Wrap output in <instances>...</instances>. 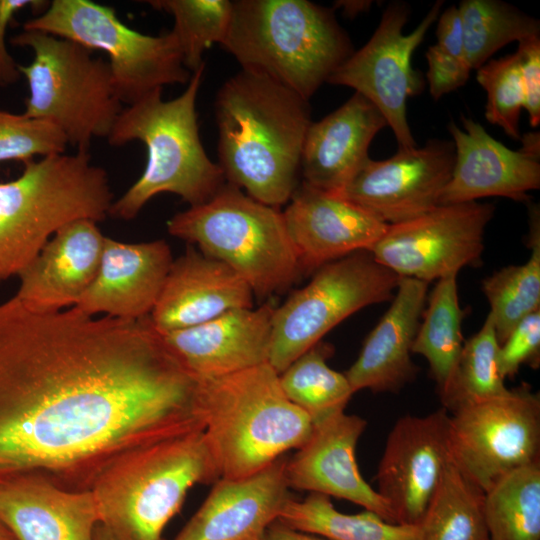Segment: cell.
<instances>
[{"label": "cell", "instance_id": "6da1fadb", "mask_svg": "<svg viewBox=\"0 0 540 540\" xmlns=\"http://www.w3.org/2000/svg\"><path fill=\"white\" fill-rule=\"evenodd\" d=\"M204 428L199 380L149 316L0 304V480L91 490L129 451Z\"/></svg>", "mask_w": 540, "mask_h": 540}, {"label": "cell", "instance_id": "7a4b0ae2", "mask_svg": "<svg viewBox=\"0 0 540 540\" xmlns=\"http://www.w3.org/2000/svg\"><path fill=\"white\" fill-rule=\"evenodd\" d=\"M218 165L226 182L278 208L298 186L301 155L312 123L309 101L258 73L240 70L215 100Z\"/></svg>", "mask_w": 540, "mask_h": 540}, {"label": "cell", "instance_id": "3957f363", "mask_svg": "<svg viewBox=\"0 0 540 540\" xmlns=\"http://www.w3.org/2000/svg\"><path fill=\"white\" fill-rule=\"evenodd\" d=\"M222 46L242 70L308 101L354 52L333 10L307 0L232 1Z\"/></svg>", "mask_w": 540, "mask_h": 540}, {"label": "cell", "instance_id": "277c9868", "mask_svg": "<svg viewBox=\"0 0 540 540\" xmlns=\"http://www.w3.org/2000/svg\"><path fill=\"white\" fill-rule=\"evenodd\" d=\"M204 70L205 63L178 97L164 101L162 89H157L120 112L108 142L121 146L141 141L147 162L139 179L113 201L110 215L131 220L163 192L180 196L190 206L200 205L225 184L222 169L208 157L199 136L196 100Z\"/></svg>", "mask_w": 540, "mask_h": 540}, {"label": "cell", "instance_id": "5b68a950", "mask_svg": "<svg viewBox=\"0 0 540 540\" xmlns=\"http://www.w3.org/2000/svg\"><path fill=\"white\" fill-rule=\"evenodd\" d=\"M204 437L220 479H241L266 468L309 438L313 422L284 394L265 363L199 380Z\"/></svg>", "mask_w": 540, "mask_h": 540}, {"label": "cell", "instance_id": "8992f818", "mask_svg": "<svg viewBox=\"0 0 540 540\" xmlns=\"http://www.w3.org/2000/svg\"><path fill=\"white\" fill-rule=\"evenodd\" d=\"M112 203L108 174L88 151L24 163L20 176L0 182V282L18 276L62 226L102 221Z\"/></svg>", "mask_w": 540, "mask_h": 540}, {"label": "cell", "instance_id": "52a82bcc", "mask_svg": "<svg viewBox=\"0 0 540 540\" xmlns=\"http://www.w3.org/2000/svg\"><path fill=\"white\" fill-rule=\"evenodd\" d=\"M220 479L203 431L124 454L95 481L100 524L115 540H165L188 490Z\"/></svg>", "mask_w": 540, "mask_h": 540}, {"label": "cell", "instance_id": "ba28073f", "mask_svg": "<svg viewBox=\"0 0 540 540\" xmlns=\"http://www.w3.org/2000/svg\"><path fill=\"white\" fill-rule=\"evenodd\" d=\"M167 229L228 265L258 298L285 291L302 274L283 213L228 182L208 201L175 214Z\"/></svg>", "mask_w": 540, "mask_h": 540}, {"label": "cell", "instance_id": "9c48e42d", "mask_svg": "<svg viewBox=\"0 0 540 540\" xmlns=\"http://www.w3.org/2000/svg\"><path fill=\"white\" fill-rule=\"evenodd\" d=\"M10 42L33 51L30 64L18 65L29 88L25 115L54 123L77 151H88L95 137L109 136L123 108L108 61L37 30H24Z\"/></svg>", "mask_w": 540, "mask_h": 540}, {"label": "cell", "instance_id": "30bf717a", "mask_svg": "<svg viewBox=\"0 0 540 540\" xmlns=\"http://www.w3.org/2000/svg\"><path fill=\"white\" fill-rule=\"evenodd\" d=\"M23 28L104 52L116 93L127 106L164 85L188 83L191 77L172 31L142 34L126 26L112 7L89 0H53Z\"/></svg>", "mask_w": 540, "mask_h": 540}, {"label": "cell", "instance_id": "8fae6325", "mask_svg": "<svg viewBox=\"0 0 540 540\" xmlns=\"http://www.w3.org/2000/svg\"><path fill=\"white\" fill-rule=\"evenodd\" d=\"M398 281L367 250L324 264L306 286L275 307L268 363L282 373L344 319L391 300Z\"/></svg>", "mask_w": 540, "mask_h": 540}, {"label": "cell", "instance_id": "7c38bea8", "mask_svg": "<svg viewBox=\"0 0 540 540\" xmlns=\"http://www.w3.org/2000/svg\"><path fill=\"white\" fill-rule=\"evenodd\" d=\"M452 463L486 492L508 473L540 460V397L524 384L451 412Z\"/></svg>", "mask_w": 540, "mask_h": 540}, {"label": "cell", "instance_id": "4fadbf2b", "mask_svg": "<svg viewBox=\"0 0 540 540\" xmlns=\"http://www.w3.org/2000/svg\"><path fill=\"white\" fill-rule=\"evenodd\" d=\"M442 5L443 1H436L418 26L404 34L409 5L391 2L368 42L354 51L327 81L354 89L376 106L394 133L399 149L417 146L407 119V100L421 91L423 82L411 59L437 21Z\"/></svg>", "mask_w": 540, "mask_h": 540}, {"label": "cell", "instance_id": "5bb4252c", "mask_svg": "<svg viewBox=\"0 0 540 540\" xmlns=\"http://www.w3.org/2000/svg\"><path fill=\"white\" fill-rule=\"evenodd\" d=\"M495 207L478 201L439 204L414 219L388 225L369 252L399 277L426 283L478 263Z\"/></svg>", "mask_w": 540, "mask_h": 540}, {"label": "cell", "instance_id": "9a60e30c", "mask_svg": "<svg viewBox=\"0 0 540 540\" xmlns=\"http://www.w3.org/2000/svg\"><path fill=\"white\" fill-rule=\"evenodd\" d=\"M454 158L452 140L430 139L421 147L398 148L388 159L369 158L336 195L387 225L399 224L440 204Z\"/></svg>", "mask_w": 540, "mask_h": 540}, {"label": "cell", "instance_id": "2e32d148", "mask_svg": "<svg viewBox=\"0 0 540 540\" xmlns=\"http://www.w3.org/2000/svg\"><path fill=\"white\" fill-rule=\"evenodd\" d=\"M449 414H407L391 429L378 465L377 492L398 524L417 526L449 462Z\"/></svg>", "mask_w": 540, "mask_h": 540}, {"label": "cell", "instance_id": "e0dca14e", "mask_svg": "<svg viewBox=\"0 0 540 540\" xmlns=\"http://www.w3.org/2000/svg\"><path fill=\"white\" fill-rule=\"evenodd\" d=\"M461 122L463 129L453 122L447 126L455 158L440 204L494 196L527 201L529 192L540 188L539 132L521 135V147L512 150L474 119L461 116Z\"/></svg>", "mask_w": 540, "mask_h": 540}, {"label": "cell", "instance_id": "ac0fdd59", "mask_svg": "<svg viewBox=\"0 0 540 540\" xmlns=\"http://www.w3.org/2000/svg\"><path fill=\"white\" fill-rule=\"evenodd\" d=\"M367 421L338 412L313 423L307 441L287 458L285 474L289 488L348 500L397 523L388 503L363 478L355 450Z\"/></svg>", "mask_w": 540, "mask_h": 540}, {"label": "cell", "instance_id": "d6986e66", "mask_svg": "<svg viewBox=\"0 0 540 540\" xmlns=\"http://www.w3.org/2000/svg\"><path fill=\"white\" fill-rule=\"evenodd\" d=\"M282 213L302 273L369 251L388 226L339 195L303 181Z\"/></svg>", "mask_w": 540, "mask_h": 540}, {"label": "cell", "instance_id": "ffe728a7", "mask_svg": "<svg viewBox=\"0 0 540 540\" xmlns=\"http://www.w3.org/2000/svg\"><path fill=\"white\" fill-rule=\"evenodd\" d=\"M282 456L241 479H219L174 540H259L292 498Z\"/></svg>", "mask_w": 540, "mask_h": 540}, {"label": "cell", "instance_id": "44dd1931", "mask_svg": "<svg viewBox=\"0 0 540 540\" xmlns=\"http://www.w3.org/2000/svg\"><path fill=\"white\" fill-rule=\"evenodd\" d=\"M274 309L238 308L162 336L198 380L222 377L268 363Z\"/></svg>", "mask_w": 540, "mask_h": 540}, {"label": "cell", "instance_id": "7402d4cb", "mask_svg": "<svg viewBox=\"0 0 540 540\" xmlns=\"http://www.w3.org/2000/svg\"><path fill=\"white\" fill-rule=\"evenodd\" d=\"M173 262L164 240L125 243L105 237L94 280L74 308L137 320L151 314Z\"/></svg>", "mask_w": 540, "mask_h": 540}, {"label": "cell", "instance_id": "603a6c76", "mask_svg": "<svg viewBox=\"0 0 540 540\" xmlns=\"http://www.w3.org/2000/svg\"><path fill=\"white\" fill-rule=\"evenodd\" d=\"M253 297L249 285L228 265L189 247L173 260L149 318L166 334L253 307Z\"/></svg>", "mask_w": 540, "mask_h": 540}, {"label": "cell", "instance_id": "cb8c5ba5", "mask_svg": "<svg viewBox=\"0 0 540 540\" xmlns=\"http://www.w3.org/2000/svg\"><path fill=\"white\" fill-rule=\"evenodd\" d=\"M0 522L17 540H94L100 520L92 490L20 473L0 480Z\"/></svg>", "mask_w": 540, "mask_h": 540}, {"label": "cell", "instance_id": "d4e9b609", "mask_svg": "<svg viewBox=\"0 0 540 540\" xmlns=\"http://www.w3.org/2000/svg\"><path fill=\"white\" fill-rule=\"evenodd\" d=\"M105 237L90 219L65 224L19 273L15 297L40 313L75 306L95 278Z\"/></svg>", "mask_w": 540, "mask_h": 540}, {"label": "cell", "instance_id": "484cf974", "mask_svg": "<svg viewBox=\"0 0 540 540\" xmlns=\"http://www.w3.org/2000/svg\"><path fill=\"white\" fill-rule=\"evenodd\" d=\"M387 126L382 113L355 92L307 130L301 155L303 182L336 194L370 158L373 138Z\"/></svg>", "mask_w": 540, "mask_h": 540}, {"label": "cell", "instance_id": "4316f807", "mask_svg": "<svg viewBox=\"0 0 540 540\" xmlns=\"http://www.w3.org/2000/svg\"><path fill=\"white\" fill-rule=\"evenodd\" d=\"M428 283L399 277L396 294L364 341L356 361L344 373L353 392H397L414 380L410 354L424 311Z\"/></svg>", "mask_w": 540, "mask_h": 540}, {"label": "cell", "instance_id": "83f0119b", "mask_svg": "<svg viewBox=\"0 0 540 540\" xmlns=\"http://www.w3.org/2000/svg\"><path fill=\"white\" fill-rule=\"evenodd\" d=\"M456 277L451 274L438 280L411 349L427 359L439 396L451 384L464 344L461 323L465 312L459 304Z\"/></svg>", "mask_w": 540, "mask_h": 540}, {"label": "cell", "instance_id": "f1b7e54d", "mask_svg": "<svg viewBox=\"0 0 540 540\" xmlns=\"http://www.w3.org/2000/svg\"><path fill=\"white\" fill-rule=\"evenodd\" d=\"M278 520L327 540H419L417 526L391 523L368 510L345 514L333 506L330 497L318 493L300 501L291 498Z\"/></svg>", "mask_w": 540, "mask_h": 540}, {"label": "cell", "instance_id": "f546056e", "mask_svg": "<svg viewBox=\"0 0 540 540\" xmlns=\"http://www.w3.org/2000/svg\"><path fill=\"white\" fill-rule=\"evenodd\" d=\"M485 492L449 459L417 525L419 540H489Z\"/></svg>", "mask_w": 540, "mask_h": 540}, {"label": "cell", "instance_id": "4dcf8cb0", "mask_svg": "<svg viewBox=\"0 0 540 540\" xmlns=\"http://www.w3.org/2000/svg\"><path fill=\"white\" fill-rule=\"evenodd\" d=\"M529 229V259L497 270L482 282L500 345L522 319L540 310V210L531 203Z\"/></svg>", "mask_w": 540, "mask_h": 540}, {"label": "cell", "instance_id": "1f68e13d", "mask_svg": "<svg viewBox=\"0 0 540 540\" xmlns=\"http://www.w3.org/2000/svg\"><path fill=\"white\" fill-rule=\"evenodd\" d=\"M484 513L489 540H540V460L488 489Z\"/></svg>", "mask_w": 540, "mask_h": 540}, {"label": "cell", "instance_id": "d6a6232c", "mask_svg": "<svg viewBox=\"0 0 540 540\" xmlns=\"http://www.w3.org/2000/svg\"><path fill=\"white\" fill-rule=\"evenodd\" d=\"M332 353V346L320 341L279 374L286 397L313 423L345 411L354 394L345 374L327 364Z\"/></svg>", "mask_w": 540, "mask_h": 540}, {"label": "cell", "instance_id": "836d02e7", "mask_svg": "<svg viewBox=\"0 0 540 540\" xmlns=\"http://www.w3.org/2000/svg\"><path fill=\"white\" fill-rule=\"evenodd\" d=\"M463 24L464 59L478 69L502 47L540 35L538 19L499 0H463L457 6Z\"/></svg>", "mask_w": 540, "mask_h": 540}, {"label": "cell", "instance_id": "e575fe53", "mask_svg": "<svg viewBox=\"0 0 540 540\" xmlns=\"http://www.w3.org/2000/svg\"><path fill=\"white\" fill-rule=\"evenodd\" d=\"M499 348L493 320L488 313L481 329L463 344L451 384L440 396L443 408L452 412L510 391L499 369Z\"/></svg>", "mask_w": 540, "mask_h": 540}, {"label": "cell", "instance_id": "d590c367", "mask_svg": "<svg viewBox=\"0 0 540 540\" xmlns=\"http://www.w3.org/2000/svg\"><path fill=\"white\" fill-rule=\"evenodd\" d=\"M153 8L170 14L186 69L195 72L204 64L202 56L213 43H222L228 32L232 1L152 0Z\"/></svg>", "mask_w": 540, "mask_h": 540}, {"label": "cell", "instance_id": "8d00e7d4", "mask_svg": "<svg viewBox=\"0 0 540 540\" xmlns=\"http://www.w3.org/2000/svg\"><path fill=\"white\" fill-rule=\"evenodd\" d=\"M476 79L485 90V118L510 138L519 140L524 91L516 53L490 59L477 69Z\"/></svg>", "mask_w": 540, "mask_h": 540}, {"label": "cell", "instance_id": "74e56055", "mask_svg": "<svg viewBox=\"0 0 540 540\" xmlns=\"http://www.w3.org/2000/svg\"><path fill=\"white\" fill-rule=\"evenodd\" d=\"M68 140L54 123L23 114L0 111V162L23 163L35 156L64 154Z\"/></svg>", "mask_w": 540, "mask_h": 540}, {"label": "cell", "instance_id": "f35d334b", "mask_svg": "<svg viewBox=\"0 0 540 540\" xmlns=\"http://www.w3.org/2000/svg\"><path fill=\"white\" fill-rule=\"evenodd\" d=\"M499 369L504 378L514 377L523 364L537 368L540 363V310L535 311L512 330L500 345Z\"/></svg>", "mask_w": 540, "mask_h": 540}, {"label": "cell", "instance_id": "ab89813d", "mask_svg": "<svg viewBox=\"0 0 540 540\" xmlns=\"http://www.w3.org/2000/svg\"><path fill=\"white\" fill-rule=\"evenodd\" d=\"M426 59L429 92L434 100L464 86L469 79L471 68L467 62L445 53L436 44L428 48Z\"/></svg>", "mask_w": 540, "mask_h": 540}, {"label": "cell", "instance_id": "60d3db41", "mask_svg": "<svg viewBox=\"0 0 540 540\" xmlns=\"http://www.w3.org/2000/svg\"><path fill=\"white\" fill-rule=\"evenodd\" d=\"M515 53L524 91V109L530 125L535 128L540 123V37L519 42Z\"/></svg>", "mask_w": 540, "mask_h": 540}, {"label": "cell", "instance_id": "b9f144b4", "mask_svg": "<svg viewBox=\"0 0 540 540\" xmlns=\"http://www.w3.org/2000/svg\"><path fill=\"white\" fill-rule=\"evenodd\" d=\"M44 4L45 2L37 0H0V86L16 83L21 75L18 64L6 47L5 35L8 24L21 9L27 6L39 8Z\"/></svg>", "mask_w": 540, "mask_h": 540}, {"label": "cell", "instance_id": "7bdbcfd3", "mask_svg": "<svg viewBox=\"0 0 540 540\" xmlns=\"http://www.w3.org/2000/svg\"><path fill=\"white\" fill-rule=\"evenodd\" d=\"M437 21L436 45L445 53L464 59V32L458 7L450 6L440 13Z\"/></svg>", "mask_w": 540, "mask_h": 540}, {"label": "cell", "instance_id": "ee69618b", "mask_svg": "<svg viewBox=\"0 0 540 540\" xmlns=\"http://www.w3.org/2000/svg\"><path fill=\"white\" fill-rule=\"evenodd\" d=\"M259 540H327L320 536L290 528L279 520L268 526Z\"/></svg>", "mask_w": 540, "mask_h": 540}, {"label": "cell", "instance_id": "f6af8a7d", "mask_svg": "<svg viewBox=\"0 0 540 540\" xmlns=\"http://www.w3.org/2000/svg\"><path fill=\"white\" fill-rule=\"evenodd\" d=\"M371 3V1H337L335 6L341 8L346 15L353 17L367 11Z\"/></svg>", "mask_w": 540, "mask_h": 540}, {"label": "cell", "instance_id": "bcb514c9", "mask_svg": "<svg viewBox=\"0 0 540 540\" xmlns=\"http://www.w3.org/2000/svg\"><path fill=\"white\" fill-rule=\"evenodd\" d=\"M94 540H115L109 531L100 523L96 527Z\"/></svg>", "mask_w": 540, "mask_h": 540}, {"label": "cell", "instance_id": "7dc6e473", "mask_svg": "<svg viewBox=\"0 0 540 540\" xmlns=\"http://www.w3.org/2000/svg\"><path fill=\"white\" fill-rule=\"evenodd\" d=\"M0 540H17L14 535L0 522Z\"/></svg>", "mask_w": 540, "mask_h": 540}]
</instances>
